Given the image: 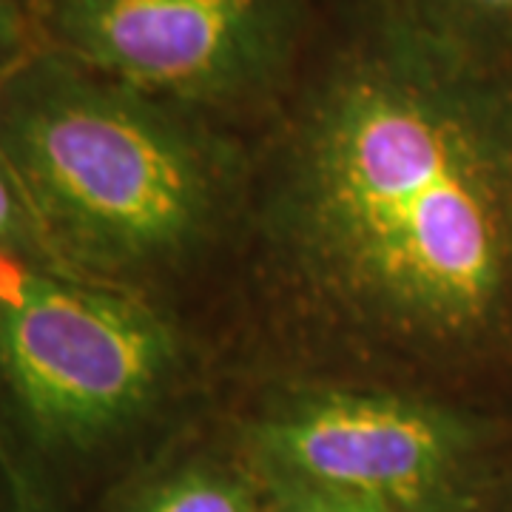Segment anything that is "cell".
Listing matches in <instances>:
<instances>
[{"label":"cell","mask_w":512,"mask_h":512,"mask_svg":"<svg viewBox=\"0 0 512 512\" xmlns=\"http://www.w3.org/2000/svg\"><path fill=\"white\" fill-rule=\"evenodd\" d=\"M259 288L339 379L424 390L512 356V77L330 0L254 131Z\"/></svg>","instance_id":"cell-1"},{"label":"cell","mask_w":512,"mask_h":512,"mask_svg":"<svg viewBox=\"0 0 512 512\" xmlns=\"http://www.w3.org/2000/svg\"><path fill=\"white\" fill-rule=\"evenodd\" d=\"M0 157L63 271L168 308L242 231L254 134L43 46L0 80Z\"/></svg>","instance_id":"cell-2"},{"label":"cell","mask_w":512,"mask_h":512,"mask_svg":"<svg viewBox=\"0 0 512 512\" xmlns=\"http://www.w3.org/2000/svg\"><path fill=\"white\" fill-rule=\"evenodd\" d=\"M188 379L168 308L0 256V464L29 512H94L174 439Z\"/></svg>","instance_id":"cell-3"},{"label":"cell","mask_w":512,"mask_h":512,"mask_svg":"<svg viewBox=\"0 0 512 512\" xmlns=\"http://www.w3.org/2000/svg\"><path fill=\"white\" fill-rule=\"evenodd\" d=\"M237 444L262 473L393 512H487L493 498L484 421L396 384L322 376L279 387L242 421Z\"/></svg>","instance_id":"cell-4"},{"label":"cell","mask_w":512,"mask_h":512,"mask_svg":"<svg viewBox=\"0 0 512 512\" xmlns=\"http://www.w3.org/2000/svg\"><path fill=\"white\" fill-rule=\"evenodd\" d=\"M330 0H43V46L254 134L291 92Z\"/></svg>","instance_id":"cell-5"},{"label":"cell","mask_w":512,"mask_h":512,"mask_svg":"<svg viewBox=\"0 0 512 512\" xmlns=\"http://www.w3.org/2000/svg\"><path fill=\"white\" fill-rule=\"evenodd\" d=\"M94 512H265V484L234 447L183 450L171 439L100 498Z\"/></svg>","instance_id":"cell-6"},{"label":"cell","mask_w":512,"mask_h":512,"mask_svg":"<svg viewBox=\"0 0 512 512\" xmlns=\"http://www.w3.org/2000/svg\"><path fill=\"white\" fill-rule=\"evenodd\" d=\"M436 49L481 72L512 77V0H376Z\"/></svg>","instance_id":"cell-7"},{"label":"cell","mask_w":512,"mask_h":512,"mask_svg":"<svg viewBox=\"0 0 512 512\" xmlns=\"http://www.w3.org/2000/svg\"><path fill=\"white\" fill-rule=\"evenodd\" d=\"M259 476L265 484V512H393L376 501L328 490V487H316L308 481L274 476V473H262V470H259Z\"/></svg>","instance_id":"cell-8"},{"label":"cell","mask_w":512,"mask_h":512,"mask_svg":"<svg viewBox=\"0 0 512 512\" xmlns=\"http://www.w3.org/2000/svg\"><path fill=\"white\" fill-rule=\"evenodd\" d=\"M0 256L52 259L43 239H40L35 217L29 211V202L23 197L18 180H15L12 168L6 165L3 157H0Z\"/></svg>","instance_id":"cell-9"},{"label":"cell","mask_w":512,"mask_h":512,"mask_svg":"<svg viewBox=\"0 0 512 512\" xmlns=\"http://www.w3.org/2000/svg\"><path fill=\"white\" fill-rule=\"evenodd\" d=\"M43 0H0V80L43 49Z\"/></svg>","instance_id":"cell-10"},{"label":"cell","mask_w":512,"mask_h":512,"mask_svg":"<svg viewBox=\"0 0 512 512\" xmlns=\"http://www.w3.org/2000/svg\"><path fill=\"white\" fill-rule=\"evenodd\" d=\"M0 512H29L9 473L3 470V464H0Z\"/></svg>","instance_id":"cell-11"}]
</instances>
